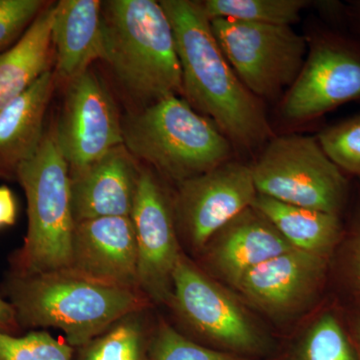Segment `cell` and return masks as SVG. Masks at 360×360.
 <instances>
[{
  "label": "cell",
  "mask_w": 360,
  "mask_h": 360,
  "mask_svg": "<svg viewBox=\"0 0 360 360\" xmlns=\"http://www.w3.org/2000/svg\"><path fill=\"white\" fill-rule=\"evenodd\" d=\"M160 2L174 32L182 97L217 125L234 150H262L274 136L264 103L246 89L232 70L200 1Z\"/></svg>",
  "instance_id": "obj_1"
},
{
  "label": "cell",
  "mask_w": 360,
  "mask_h": 360,
  "mask_svg": "<svg viewBox=\"0 0 360 360\" xmlns=\"http://www.w3.org/2000/svg\"><path fill=\"white\" fill-rule=\"evenodd\" d=\"M8 295L20 326L58 328L75 349L151 303L141 290L99 283L70 269L14 274Z\"/></svg>",
  "instance_id": "obj_2"
},
{
  "label": "cell",
  "mask_w": 360,
  "mask_h": 360,
  "mask_svg": "<svg viewBox=\"0 0 360 360\" xmlns=\"http://www.w3.org/2000/svg\"><path fill=\"white\" fill-rule=\"evenodd\" d=\"M103 60L143 108L182 96V75L172 25L160 1L103 2Z\"/></svg>",
  "instance_id": "obj_3"
},
{
  "label": "cell",
  "mask_w": 360,
  "mask_h": 360,
  "mask_svg": "<svg viewBox=\"0 0 360 360\" xmlns=\"http://www.w3.org/2000/svg\"><path fill=\"white\" fill-rule=\"evenodd\" d=\"M123 146L136 160L177 184L232 160L234 148L217 125L182 96H169L122 122Z\"/></svg>",
  "instance_id": "obj_4"
},
{
  "label": "cell",
  "mask_w": 360,
  "mask_h": 360,
  "mask_svg": "<svg viewBox=\"0 0 360 360\" xmlns=\"http://www.w3.org/2000/svg\"><path fill=\"white\" fill-rule=\"evenodd\" d=\"M27 200L25 243L15 257V274L33 276L70 269L75 221L71 208L70 167L52 131L18 167Z\"/></svg>",
  "instance_id": "obj_5"
},
{
  "label": "cell",
  "mask_w": 360,
  "mask_h": 360,
  "mask_svg": "<svg viewBox=\"0 0 360 360\" xmlns=\"http://www.w3.org/2000/svg\"><path fill=\"white\" fill-rule=\"evenodd\" d=\"M257 194L342 217L352 198L349 179L316 136L274 135L251 165Z\"/></svg>",
  "instance_id": "obj_6"
},
{
  "label": "cell",
  "mask_w": 360,
  "mask_h": 360,
  "mask_svg": "<svg viewBox=\"0 0 360 360\" xmlns=\"http://www.w3.org/2000/svg\"><path fill=\"white\" fill-rule=\"evenodd\" d=\"M305 37L304 65L278 104V117L288 125L314 122L360 99V37L328 23Z\"/></svg>",
  "instance_id": "obj_7"
},
{
  "label": "cell",
  "mask_w": 360,
  "mask_h": 360,
  "mask_svg": "<svg viewBox=\"0 0 360 360\" xmlns=\"http://www.w3.org/2000/svg\"><path fill=\"white\" fill-rule=\"evenodd\" d=\"M222 53L240 82L262 101H274L295 82L307 58V39L291 26L210 20Z\"/></svg>",
  "instance_id": "obj_8"
},
{
  "label": "cell",
  "mask_w": 360,
  "mask_h": 360,
  "mask_svg": "<svg viewBox=\"0 0 360 360\" xmlns=\"http://www.w3.org/2000/svg\"><path fill=\"white\" fill-rule=\"evenodd\" d=\"M257 196L251 165L232 158L177 184L172 198L176 229L193 250L201 251L220 229L252 206Z\"/></svg>",
  "instance_id": "obj_9"
},
{
  "label": "cell",
  "mask_w": 360,
  "mask_h": 360,
  "mask_svg": "<svg viewBox=\"0 0 360 360\" xmlns=\"http://www.w3.org/2000/svg\"><path fill=\"white\" fill-rule=\"evenodd\" d=\"M139 255V283L151 302L170 303L172 276L182 255L172 200L160 179L142 168L130 214Z\"/></svg>",
  "instance_id": "obj_10"
},
{
  "label": "cell",
  "mask_w": 360,
  "mask_h": 360,
  "mask_svg": "<svg viewBox=\"0 0 360 360\" xmlns=\"http://www.w3.org/2000/svg\"><path fill=\"white\" fill-rule=\"evenodd\" d=\"M53 134L70 170L84 167L122 146V122L115 101L91 70L68 82Z\"/></svg>",
  "instance_id": "obj_11"
},
{
  "label": "cell",
  "mask_w": 360,
  "mask_h": 360,
  "mask_svg": "<svg viewBox=\"0 0 360 360\" xmlns=\"http://www.w3.org/2000/svg\"><path fill=\"white\" fill-rule=\"evenodd\" d=\"M174 305L196 333L225 347L255 349L259 336L245 309L182 253L172 276Z\"/></svg>",
  "instance_id": "obj_12"
},
{
  "label": "cell",
  "mask_w": 360,
  "mask_h": 360,
  "mask_svg": "<svg viewBox=\"0 0 360 360\" xmlns=\"http://www.w3.org/2000/svg\"><path fill=\"white\" fill-rule=\"evenodd\" d=\"M329 262L330 258L292 248L253 267L234 288L267 314H293L321 290Z\"/></svg>",
  "instance_id": "obj_13"
},
{
  "label": "cell",
  "mask_w": 360,
  "mask_h": 360,
  "mask_svg": "<svg viewBox=\"0 0 360 360\" xmlns=\"http://www.w3.org/2000/svg\"><path fill=\"white\" fill-rule=\"evenodd\" d=\"M70 269L99 283L139 290V255L130 217L75 224Z\"/></svg>",
  "instance_id": "obj_14"
},
{
  "label": "cell",
  "mask_w": 360,
  "mask_h": 360,
  "mask_svg": "<svg viewBox=\"0 0 360 360\" xmlns=\"http://www.w3.org/2000/svg\"><path fill=\"white\" fill-rule=\"evenodd\" d=\"M136 161L122 144L84 167L70 170L75 224L101 217H130L141 172Z\"/></svg>",
  "instance_id": "obj_15"
},
{
  "label": "cell",
  "mask_w": 360,
  "mask_h": 360,
  "mask_svg": "<svg viewBox=\"0 0 360 360\" xmlns=\"http://www.w3.org/2000/svg\"><path fill=\"white\" fill-rule=\"evenodd\" d=\"M292 248L276 226L250 206L220 229L201 251L210 271L234 286L253 267Z\"/></svg>",
  "instance_id": "obj_16"
},
{
  "label": "cell",
  "mask_w": 360,
  "mask_h": 360,
  "mask_svg": "<svg viewBox=\"0 0 360 360\" xmlns=\"http://www.w3.org/2000/svg\"><path fill=\"white\" fill-rule=\"evenodd\" d=\"M52 45L56 54V75L70 82L104 58L103 2L60 0L56 2Z\"/></svg>",
  "instance_id": "obj_17"
},
{
  "label": "cell",
  "mask_w": 360,
  "mask_h": 360,
  "mask_svg": "<svg viewBox=\"0 0 360 360\" xmlns=\"http://www.w3.org/2000/svg\"><path fill=\"white\" fill-rule=\"evenodd\" d=\"M53 89L54 75L49 71L0 110V176L15 177L18 167L37 153Z\"/></svg>",
  "instance_id": "obj_18"
},
{
  "label": "cell",
  "mask_w": 360,
  "mask_h": 360,
  "mask_svg": "<svg viewBox=\"0 0 360 360\" xmlns=\"http://www.w3.org/2000/svg\"><path fill=\"white\" fill-rule=\"evenodd\" d=\"M56 2L46 4L16 44L0 53V110L51 70Z\"/></svg>",
  "instance_id": "obj_19"
},
{
  "label": "cell",
  "mask_w": 360,
  "mask_h": 360,
  "mask_svg": "<svg viewBox=\"0 0 360 360\" xmlns=\"http://www.w3.org/2000/svg\"><path fill=\"white\" fill-rule=\"evenodd\" d=\"M252 207L264 215L296 250L331 258L343 232L342 217L257 194Z\"/></svg>",
  "instance_id": "obj_20"
},
{
  "label": "cell",
  "mask_w": 360,
  "mask_h": 360,
  "mask_svg": "<svg viewBox=\"0 0 360 360\" xmlns=\"http://www.w3.org/2000/svg\"><path fill=\"white\" fill-rule=\"evenodd\" d=\"M144 311L122 317L84 347L75 349V360H150L153 335Z\"/></svg>",
  "instance_id": "obj_21"
},
{
  "label": "cell",
  "mask_w": 360,
  "mask_h": 360,
  "mask_svg": "<svg viewBox=\"0 0 360 360\" xmlns=\"http://www.w3.org/2000/svg\"><path fill=\"white\" fill-rule=\"evenodd\" d=\"M208 20H231L264 25H295L307 0H205L200 1Z\"/></svg>",
  "instance_id": "obj_22"
},
{
  "label": "cell",
  "mask_w": 360,
  "mask_h": 360,
  "mask_svg": "<svg viewBox=\"0 0 360 360\" xmlns=\"http://www.w3.org/2000/svg\"><path fill=\"white\" fill-rule=\"evenodd\" d=\"M316 139L348 177L360 179V113L324 127Z\"/></svg>",
  "instance_id": "obj_23"
},
{
  "label": "cell",
  "mask_w": 360,
  "mask_h": 360,
  "mask_svg": "<svg viewBox=\"0 0 360 360\" xmlns=\"http://www.w3.org/2000/svg\"><path fill=\"white\" fill-rule=\"evenodd\" d=\"M75 348L49 335L32 331L15 336L0 333V360H75Z\"/></svg>",
  "instance_id": "obj_24"
},
{
  "label": "cell",
  "mask_w": 360,
  "mask_h": 360,
  "mask_svg": "<svg viewBox=\"0 0 360 360\" xmlns=\"http://www.w3.org/2000/svg\"><path fill=\"white\" fill-rule=\"evenodd\" d=\"M335 270L347 295L360 302V179L352 202L347 227L343 224L342 236L336 248ZM335 250V251H336Z\"/></svg>",
  "instance_id": "obj_25"
},
{
  "label": "cell",
  "mask_w": 360,
  "mask_h": 360,
  "mask_svg": "<svg viewBox=\"0 0 360 360\" xmlns=\"http://www.w3.org/2000/svg\"><path fill=\"white\" fill-rule=\"evenodd\" d=\"M304 360H355L340 319L326 312L312 324L303 347Z\"/></svg>",
  "instance_id": "obj_26"
},
{
  "label": "cell",
  "mask_w": 360,
  "mask_h": 360,
  "mask_svg": "<svg viewBox=\"0 0 360 360\" xmlns=\"http://www.w3.org/2000/svg\"><path fill=\"white\" fill-rule=\"evenodd\" d=\"M150 360H243L193 342L165 321L153 335Z\"/></svg>",
  "instance_id": "obj_27"
},
{
  "label": "cell",
  "mask_w": 360,
  "mask_h": 360,
  "mask_svg": "<svg viewBox=\"0 0 360 360\" xmlns=\"http://www.w3.org/2000/svg\"><path fill=\"white\" fill-rule=\"evenodd\" d=\"M45 6L41 0H0V51L23 34Z\"/></svg>",
  "instance_id": "obj_28"
},
{
  "label": "cell",
  "mask_w": 360,
  "mask_h": 360,
  "mask_svg": "<svg viewBox=\"0 0 360 360\" xmlns=\"http://www.w3.org/2000/svg\"><path fill=\"white\" fill-rule=\"evenodd\" d=\"M335 26L360 37V0L341 2Z\"/></svg>",
  "instance_id": "obj_29"
},
{
  "label": "cell",
  "mask_w": 360,
  "mask_h": 360,
  "mask_svg": "<svg viewBox=\"0 0 360 360\" xmlns=\"http://www.w3.org/2000/svg\"><path fill=\"white\" fill-rule=\"evenodd\" d=\"M16 206L13 193L6 186L0 187V227L15 221Z\"/></svg>",
  "instance_id": "obj_30"
},
{
  "label": "cell",
  "mask_w": 360,
  "mask_h": 360,
  "mask_svg": "<svg viewBox=\"0 0 360 360\" xmlns=\"http://www.w3.org/2000/svg\"><path fill=\"white\" fill-rule=\"evenodd\" d=\"M20 326L13 305L0 298V333L13 335Z\"/></svg>",
  "instance_id": "obj_31"
},
{
  "label": "cell",
  "mask_w": 360,
  "mask_h": 360,
  "mask_svg": "<svg viewBox=\"0 0 360 360\" xmlns=\"http://www.w3.org/2000/svg\"><path fill=\"white\" fill-rule=\"evenodd\" d=\"M352 331H354V338L355 345H356L357 354L360 360V302L356 303L354 314L352 315Z\"/></svg>",
  "instance_id": "obj_32"
}]
</instances>
